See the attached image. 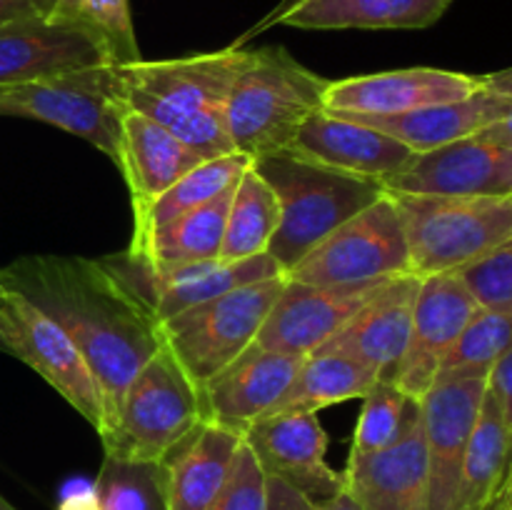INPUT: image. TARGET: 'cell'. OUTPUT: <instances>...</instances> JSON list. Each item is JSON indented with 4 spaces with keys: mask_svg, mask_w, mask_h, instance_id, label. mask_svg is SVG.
I'll use <instances>...</instances> for the list:
<instances>
[{
    "mask_svg": "<svg viewBox=\"0 0 512 510\" xmlns=\"http://www.w3.org/2000/svg\"><path fill=\"white\" fill-rule=\"evenodd\" d=\"M490 510H512V490H500L498 500H495Z\"/></svg>",
    "mask_w": 512,
    "mask_h": 510,
    "instance_id": "obj_46",
    "label": "cell"
},
{
    "mask_svg": "<svg viewBox=\"0 0 512 510\" xmlns=\"http://www.w3.org/2000/svg\"><path fill=\"white\" fill-rule=\"evenodd\" d=\"M345 488L363 510H430V470L420 400L410 405L400 438L385 450L348 458Z\"/></svg>",
    "mask_w": 512,
    "mask_h": 510,
    "instance_id": "obj_17",
    "label": "cell"
},
{
    "mask_svg": "<svg viewBox=\"0 0 512 510\" xmlns=\"http://www.w3.org/2000/svg\"><path fill=\"white\" fill-rule=\"evenodd\" d=\"M248 58L250 50L230 45L218 53L110 65V83L123 108L148 115L205 158H218L235 153L225 108Z\"/></svg>",
    "mask_w": 512,
    "mask_h": 510,
    "instance_id": "obj_2",
    "label": "cell"
},
{
    "mask_svg": "<svg viewBox=\"0 0 512 510\" xmlns=\"http://www.w3.org/2000/svg\"><path fill=\"white\" fill-rule=\"evenodd\" d=\"M410 273L403 218L390 193L320 240L285 278L308 285H348Z\"/></svg>",
    "mask_w": 512,
    "mask_h": 510,
    "instance_id": "obj_8",
    "label": "cell"
},
{
    "mask_svg": "<svg viewBox=\"0 0 512 510\" xmlns=\"http://www.w3.org/2000/svg\"><path fill=\"white\" fill-rule=\"evenodd\" d=\"M200 423L198 385L163 343L130 380L113 425L100 440L108 458L165 463Z\"/></svg>",
    "mask_w": 512,
    "mask_h": 510,
    "instance_id": "obj_6",
    "label": "cell"
},
{
    "mask_svg": "<svg viewBox=\"0 0 512 510\" xmlns=\"http://www.w3.org/2000/svg\"><path fill=\"white\" fill-rule=\"evenodd\" d=\"M58 510H98V495H95V483L83 490L63 495Z\"/></svg>",
    "mask_w": 512,
    "mask_h": 510,
    "instance_id": "obj_40",
    "label": "cell"
},
{
    "mask_svg": "<svg viewBox=\"0 0 512 510\" xmlns=\"http://www.w3.org/2000/svg\"><path fill=\"white\" fill-rule=\"evenodd\" d=\"M250 165H253V160H250L248 155L238 153V150L228 155H218V158L203 160V163L195 165L193 170H188L178 183L170 185V188L145 210L143 218L133 220V238L130 240H140L145 233H150V230L170 223V220L188 213V210L210 203L213 198L223 195L225 190L235 188Z\"/></svg>",
    "mask_w": 512,
    "mask_h": 510,
    "instance_id": "obj_30",
    "label": "cell"
},
{
    "mask_svg": "<svg viewBox=\"0 0 512 510\" xmlns=\"http://www.w3.org/2000/svg\"><path fill=\"white\" fill-rule=\"evenodd\" d=\"M210 510H268V475L245 440Z\"/></svg>",
    "mask_w": 512,
    "mask_h": 510,
    "instance_id": "obj_35",
    "label": "cell"
},
{
    "mask_svg": "<svg viewBox=\"0 0 512 510\" xmlns=\"http://www.w3.org/2000/svg\"><path fill=\"white\" fill-rule=\"evenodd\" d=\"M278 195L280 220L268 255L283 273L293 270L335 228L385 195L383 183L308 163L290 153L253 160Z\"/></svg>",
    "mask_w": 512,
    "mask_h": 510,
    "instance_id": "obj_4",
    "label": "cell"
},
{
    "mask_svg": "<svg viewBox=\"0 0 512 510\" xmlns=\"http://www.w3.org/2000/svg\"><path fill=\"white\" fill-rule=\"evenodd\" d=\"M300 3H303V0H280V3L275 5V8L270 10V13L265 15V18L260 20L258 25H253V28H250L248 33L243 35V38H240V40H235V43H233V48H243V45L248 43L250 38H255V35L265 33V30H268V28H273V25H278V23H280V18H283L285 13H290V10H293L295 5H300Z\"/></svg>",
    "mask_w": 512,
    "mask_h": 510,
    "instance_id": "obj_39",
    "label": "cell"
},
{
    "mask_svg": "<svg viewBox=\"0 0 512 510\" xmlns=\"http://www.w3.org/2000/svg\"><path fill=\"white\" fill-rule=\"evenodd\" d=\"M285 153L340 173L378 180L383 188L415 158L408 145L390 138L383 130L355 123L328 110L310 115Z\"/></svg>",
    "mask_w": 512,
    "mask_h": 510,
    "instance_id": "obj_20",
    "label": "cell"
},
{
    "mask_svg": "<svg viewBox=\"0 0 512 510\" xmlns=\"http://www.w3.org/2000/svg\"><path fill=\"white\" fill-rule=\"evenodd\" d=\"M208 160L198 150L150 120L148 115L123 110L120 118L118 168L128 183L133 200V220L143 218L145 210L178 183L188 170Z\"/></svg>",
    "mask_w": 512,
    "mask_h": 510,
    "instance_id": "obj_23",
    "label": "cell"
},
{
    "mask_svg": "<svg viewBox=\"0 0 512 510\" xmlns=\"http://www.w3.org/2000/svg\"><path fill=\"white\" fill-rule=\"evenodd\" d=\"M0 350H3V353H5V345H3V340H0Z\"/></svg>",
    "mask_w": 512,
    "mask_h": 510,
    "instance_id": "obj_48",
    "label": "cell"
},
{
    "mask_svg": "<svg viewBox=\"0 0 512 510\" xmlns=\"http://www.w3.org/2000/svg\"><path fill=\"white\" fill-rule=\"evenodd\" d=\"M488 388L490 393L498 398L500 410H503V420L510 438V465H512V348L493 365V370L488 373Z\"/></svg>",
    "mask_w": 512,
    "mask_h": 510,
    "instance_id": "obj_37",
    "label": "cell"
},
{
    "mask_svg": "<svg viewBox=\"0 0 512 510\" xmlns=\"http://www.w3.org/2000/svg\"><path fill=\"white\" fill-rule=\"evenodd\" d=\"M268 510H315V503L285 480L268 475Z\"/></svg>",
    "mask_w": 512,
    "mask_h": 510,
    "instance_id": "obj_38",
    "label": "cell"
},
{
    "mask_svg": "<svg viewBox=\"0 0 512 510\" xmlns=\"http://www.w3.org/2000/svg\"><path fill=\"white\" fill-rule=\"evenodd\" d=\"M418 290L420 278L415 275L393 278L318 350L348 355L375 370L378 380L395 383L408 350Z\"/></svg>",
    "mask_w": 512,
    "mask_h": 510,
    "instance_id": "obj_21",
    "label": "cell"
},
{
    "mask_svg": "<svg viewBox=\"0 0 512 510\" xmlns=\"http://www.w3.org/2000/svg\"><path fill=\"white\" fill-rule=\"evenodd\" d=\"M30 15L38 13H35L28 0H0V25L10 23V20L30 18Z\"/></svg>",
    "mask_w": 512,
    "mask_h": 510,
    "instance_id": "obj_42",
    "label": "cell"
},
{
    "mask_svg": "<svg viewBox=\"0 0 512 510\" xmlns=\"http://www.w3.org/2000/svg\"><path fill=\"white\" fill-rule=\"evenodd\" d=\"M0 510H15V508H13V505H10V503H8V500H5V498H3V495H0Z\"/></svg>",
    "mask_w": 512,
    "mask_h": 510,
    "instance_id": "obj_47",
    "label": "cell"
},
{
    "mask_svg": "<svg viewBox=\"0 0 512 510\" xmlns=\"http://www.w3.org/2000/svg\"><path fill=\"white\" fill-rule=\"evenodd\" d=\"M328 83L290 58L288 50H250L225 108L233 148L250 160L285 153L305 120L323 110Z\"/></svg>",
    "mask_w": 512,
    "mask_h": 510,
    "instance_id": "obj_3",
    "label": "cell"
},
{
    "mask_svg": "<svg viewBox=\"0 0 512 510\" xmlns=\"http://www.w3.org/2000/svg\"><path fill=\"white\" fill-rule=\"evenodd\" d=\"M390 195L415 278L458 273L512 235V195Z\"/></svg>",
    "mask_w": 512,
    "mask_h": 510,
    "instance_id": "obj_5",
    "label": "cell"
},
{
    "mask_svg": "<svg viewBox=\"0 0 512 510\" xmlns=\"http://www.w3.org/2000/svg\"><path fill=\"white\" fill-rule=\"evenodd\" d=\"M488 378L438 380L420 400L430 470V510H455L465 450Z\"/></svg>",
    "mask_w": 512,
    "mask_h": 510,
    "instance_id": "obj_16",
    "label": "cell"
},
{
    "mask_svg": "<svg viewBox=\"0 0 512 510\" xmlns=\"http://www.w3.org/2000/svg\"><path fill=\"white\" fill-rule=\"evenodd\" d=\"M285 280V275H275L240 285L160 323L163 343L198 390L255 343Z\"/></svg>",
    "mask_w": 512,
    "mask_h": 510,
    "instance_id": "obj_7",
    "label": "cell"
},
{
    "mask_svg": "<svg viewBox=\"0 0 512 510\" xmlns=\"http://www.w3.org/2000/svg\"><path fill=\"white\" fill-rule=\"evenodd\" d=\"M375 383H378V375L368 365L343 353L315 350L303 360L290 388L280 395L278 403L263 418L288 413H318L328 405L365 398Z\"/></svg>",
    "mask_w": 512,
    "mask_h": 510,
    "instance_id": "obj_28",
    "label": "cell"
},
{
    "mask_svg": "<svg viewBox=\"0 0 512 510\" xmlns=\"http://www.w3.org/2000/svg\"><path fill=\"white\" fill-rule=\"evenodd\" d=\"M363 400L350 458L373 455L393 445L403 433L410 405H413V400L390 380H378Z\"/></svg>",
    "mask_w": 512,
    "mask_h": 510,
    "instance_id": "obj_34",
    "label": "cell"
},
{
    "mask_svg": "<svg viewBox=\"0 0 512 510\" xmlns=\"http://www.w3.org/2000/svg\"><path fill=\"white\" fill-rule=\"evenodd\" d=\"M50 20L90 35L105 50L110 65L143 60L128 0H55Z\"/></svg>",
    "mask_w": 512,
    "mask_h": 510,
    "instance_id": "obj_32",
    "label": "cell"
},
{
    "mask_svg": "<svg viewBox=\"0 0 512 510\" xmlns=\"http://www.w3.org/2000/svg\"><path fill=\"white\" fill-rule=\"evenodd\" d=\"M478 138L490 140V143L505 145V148H512V105H510L508 113L498 120V123L488 125L483 133H478Z\"/></svg>",
    "mask_w": 512,
    "mask_h": 510,
    "instance_id": "obj_41",
    "label": "cell"
},
{
    "mask_svg": "<svg viewBox=\"0 0 512 510\" xmlns=\"http://www.w3.org/2000/svg\"><path fill=\"white\" fill-rule=\"evenodd\" d=\"M278 220V195L270 188L268 180L255 170V165H250L230 198L220 260L238 263V260L268 253L270 240L278 230Z\"/></svg>",
    "mask_w": 512,
    "mask_h": 510,
    "instance_id": "obj_29",
    "label": "cell"
},
{
    "mask_svg": "<svg viewBox=\"0 0 512 510\" xmlns=\"http://www.w3.org/2000/svg\"><path fill=\"white\" fill-rule=\"evenodd\" d=\"M158 318V323L175 318L183 310L213 300L240 285L285 275L280 265L265 255L225 263V260H198V263L170 265V268H150L128 250L103 260Z\"/></svg>",
    "mask_w": 512,
    "mask_h": 510,
    "instance_id": "obj_11",
    "label": "cell"
},
{
    "mask_svg": "<svg viewBox=\"0 0 512 510\" xmlns=\"http://www.w3.org/2000/svg\"><path fill=\"white\" fill-rule=\"evenodd\" d=\"M512 105V95H500L483 90L478 95L458 100V103L430 105V108L413 110L405 115H343L355 123L370 125L383 130L390 138L408 145L413 153H428V150L443 148L455 140L473 138L483 133L488 125L498 123Z\"/></svg>",
    "mask_w": 512,
    "mask_h": 510,
    "instance_id": "obj_24",
    "label": "cell"
},
{
    "mask_svg": "<svg viewBox=\"0 0 512 510\" xmlns=\"http://www.w3.org/2000/svg\"><path fill=\"white\" fill-rule=\"evenodd\" d=\"M0 340L5 353L15 355L35 370L48 385H53L85 420L103 433L105 400L98 378L50 315H45L33 300L0 275Z\"/></svg>",
    "mask_w": 512,
    "mask_h": 510,
    "instance_id": "obj_9",
    "label": "cell"
},
{
    "mask_svg": "<svg viewBox=\"0 0 512 510\" xmlns=\"http://www.w3.org/2000/svg\"><path fill=\"white\" fill-rule=\"evenodd\" d=\"M385 193L512 195V148L473 135L415 153L408 168L385 183Z\"/></svg>",
    "mask_w": 512,
    "mask_h": 510,
    "instance_id": "obj_19",
    "label": "cell"
},
{
    "mask_svg": "<svg viewBox=\"0 0 512 510\" xmlns=\"http://www.w3.org/2000/svg\"><path fill=\"white\" fill-rule=\"evenodd\" d=\"M453 0H303L278 25L303 30H420L438 23Z\"/></svg>",
    "mask_w": 512,
    "mask_h": 510,
    "instance_id": "obj_26",
    "label": "cell"
},
{
    "mask_svg": "<svg viewBox=\"0 0 512 510\" xmlns=\"http://www.w3.org/2000/svg\"><path fill=\"white\" fill-rule=\"evenodd\" d=\"M485 90L483 75L440 68H403L388 73L330 80L323 110L335 115H405L430 105L458 103Z\"/></svg>",
    "mask_w": 512,
    "mask_h": 510,
    "instance_id": "obj_14",
    "label": "cell"
},
{
    "mask_svg": "<svg viewBox=\"0 0 512 510\" xmlns=\"http://www.w3.org/2000/svg\"><path fill=\"white\" fill-rule=\"evenodd\" d=\"M458 273L480 305L508 303L512 300V235Z\"/></svg>",
    "mask_w": 512,
    "mask_h": 510,
    "instance_id": "obj_36",
    "label": "cell"
},
{
    "mask_svg": "<svg viewBox=\"0 0 512 510\" xmlns=\"http://www.w3.org/2000/svg\"><path fill=\"white\" fill-rule=\"evenodd\" d=\"M265 475L285 480L313 503L328 500L345 488L343 473L325 460L328 435L318 413H288L260 418L243 435Z\"/></svg>",
    "mask_w": 512,
    "mask_h": 510,
    "instance_id": "obj_18",
    "label": "cell"
},
{
    "mask_svg": "<svg viewBox=\"0 0 512 510\" xmlns=\"http://www.w3.org/2000/svg\"><path fill=\"white\" fill-rule=\"evenodd\" d=\"M512 348V300L480 305L440 365L438 380L488 378L493 365ZM435 380V383H438Z\"/></svg>",
    "mask_w": 512,
    "mask_h": 510,
    "instance_id": "obj_31",
    "label": "cell"
},
{
    "mask_svg": "<svg viewBox=\"0 0 512 510\" xmlns=\"http://www.w3.org/2000/svg\"><path fill=\"white\" fill-rule=\"evenodd\" d=\"M95 495L98 510H168L165 463H133L105 455Z\"/></svg>",
    "mask_w": 512,
    "mask_h": 510,
    "instance_id": "obj_33",
    "label": "cell"
},
{
    "mask_svg": "<svg viewBox=\"0 0 512 510\" xmlns=\"http://www.w3.org/2000/svg\"><path fill=\"white\" fill-rule=\"evenodd\" d=\"M0 275L55 320L98 378L105 430L113 425L125 388L163 345L153 310L103 263L65 255H25Z\"/></svg>",
    "mask_w": 512,
    "mask_h": 510,
    "instance_id": "obj_1",
    "label": "cell"
},
{
    "mask_svg": "<svg viewBox=\"0 0 512 510\" xmlns=\"http://www.w3.org/2000/svg\"><path fill=\"white\" fill-rule=\"evenodd\" d=\"M123 105L115 100L110 65L28 80L0 88V115L48 123L90 145L118 163Z\"/></svg>",
    "mask_w": 512,
    "mask_h": 510,
    "instance_id": "obj_10",
    "label": "cell"
},
{
    "mask_svg": "<svg viewBox=\"0 0 512 510\" xmlns=\"http://www.w3.org/2000/svg\"><path fill=\"white\" fill-rule=\"evenodd\" d=\"M303 360L300 355H285L253 343L200 388L203 423L243 438L250 425L258 423L290 388Z\"/></svg>",
    "mask_w": 512,
    "mask_h": 510,
    "instance_id": "obj_15",
    "label": "cell"
},
{
    "mask_svg": "<svg viewBox=\"0 0 512 510\" xmlns=\"http://www.w3.org/2000/svg\"><path fill=\"white\" fill-rule=\"evenodd\" d=\"M403 278V275H400ZM393 278L348 285H308L285 280L255 343L260 348L308 358L328 343L363 305Z\"/></svg>",
    "mask_w": 512,
    "mask_h": 510,
    "instance_id": "obj_12",
    "label": "cell"
},
{
    "mask_svg": "<svg viewBox=\"0 0 512 510\" xmlns=\"http://www.w3.org/2000/svg\"><path fill=\"white\" fill-rule=\"evenodd\" d=\"M243 438L213 423H200L165 460L168 510H210L223 490Z\"/></svg>",
    "mask_w": 512,
    "mask_h": 510,
    "instance_id": "obj_25",
    "label": "cell"
},
{
    "mask_svg": "<svg viewBox=\"0 0 512 510\" xmlns=\"http://www.w3.org/2000/svg\"><path fill=\"white\" fill-rule=\"evenodd\" d=\"M233 190L235 188L225 190L210 203L188 210L170 223L150 230L140 240H130L128 253L148 263L150 268L220 260Z\"/></svg>",
    "mask_w": 512,
    "mask_h": 510,
    "instance_id": "obj_27",
    "label": "cell"
},
{
    "mask_svg": "<svg viewBox=\"0 0 512 510\" xmlns=\"http://www.w3.org/2000/svg\"><path fill=\"white\" fill-rule=\"evenodd\" d=\"M28 3L33 5V10L40 15V18H50L55 0H28Z\"/></svg>",
    "mask_w": 512,
    "mask_h": 510,
    "instance_id": "obj_45",
    "label": "cell"
},
{
    "mask_svg": "<svg viewBox=\"0 0 512 510\" xmlns=\"http://www.w3.org/2000/svg\"><path fill=\"white\" fill-rule=\"evenodd\" d=\"M315 510H363V508H360L358 500L348 493V488H343L338 495H333V498L315 503Z\"/></svg>",
    "mask_w": 512,
    "mask_h": 510,
    "instance_id": "obj_43",
    "label": "cell"
},
{
    "mask_svg": "<svg viewBox=\"0 0 512 510\" xmlns=\"http://www.w3.org/2000/svg\"><path fill=\"white\" fill-rule=\"evenodd\" d=\"M478 310L480 303L460 273L420 278L408 350L395 378V385L410 400H423L433 388L445 355L453 350Z\"/></svg>",
    "mask_w": 512,
    "mask_h": 510,
    "instance_id": "obj_13",
    "label": "cell"
},
{
    "mask_svg": "<svg viewBox=\"0 0 512 510\" xmlns=\"http://www.w3.org/2000/svg\"><path fill=\"white\" fill-rule=\"evenodd\" d=\"M100 65L108 55L83 30L40 15L0 25V88Z\"/></svg>",
    "mask_w": 512,
    "mask_h": 510,
    "instance_id": "obj_22",
    "label": "cell"
},
{
    "mask_svg": "<svg viewBox=\"0 0 512 510\" xmlns=\"http://www.w3.org/2000/svg\"><path fill=\"white\" fill-rule=\"evenodd\" d=\"M485 78V90L500 95H512V68L498 70V73L483 75Z\"/></svg>",
    "mask_w": 512,
    "mask_h": 510,
    "instance_id": "obj_44",
    "label": "cell"
}]
</instances>
